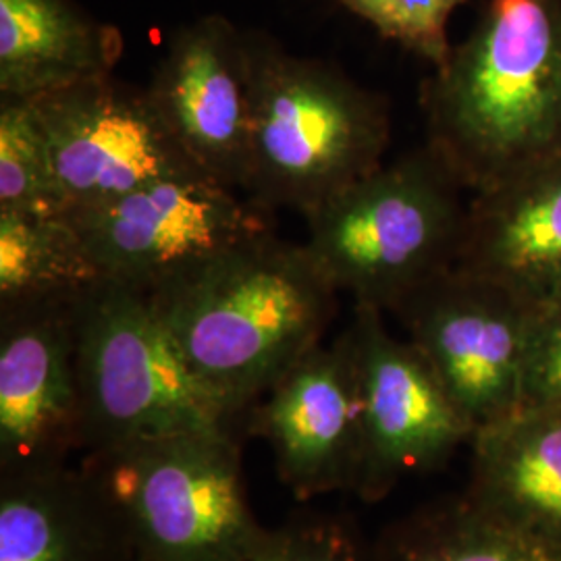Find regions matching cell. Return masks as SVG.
Wrapping results in <instances>:
<instances>
[{
	"mask_svg": "<svg viewBox=\"0 0 561 561\" xmlns=\"http://www.w3.org/2000/svg\"><path fill=\"white\" fill-rule=\"evenodd\" d=\"M148 294L192 373L243 424L321 345L340 291L306 243L266 231Z\"/></svg>",
	"mask_w": 561,
	"mask_h": 561,
	"instance_id": "obj_1",
	"label": "cell"
},
{
	"mask_svg": "<svg viewBox=\"0 0 561 561\" xmlns=\"http://www.w3.org/2000/svg\"><path fill=\"white\" fill-rule=\"evenodd\" d=\"M421 104L426 144L472 194L561 154V0H484Z\"/></svg>",
	"mask_w": 561,
	"mask_h": 561,
	"instance_id": "obj_2",
	"label": "cell"
},
{
	"mask_svg": "<svg viewBox=\"0 0 561 561\" xmlns=\"http://www.w3.org/2000/svg\"><path fill=\"white\" fill-rule=\"evenodd\" d=\"M254 85L248 201L304 217L382 164L389 106L337 67L245 30Z\"/></svg>",
	"mask_w": 561,
	"mask_h": 561,
	"instance_id": "obj_3",
	"label": "cell"
},
{
	"mask_svg": "<svg viewBox=\"0 0 561 561\" xmlns=\"http://www.w3.org/2000/svg\"><path fill=\"white\" fill-rule=\"evenodd\" d=\"M461 181L426 144L352 183L306 217V248L356 306L396 310L460 261Z\"/></svg>",
	"mask_w": 561,
	"mask_h": 561,
	"instance_id": "obj_4",
	"label": "cell"
},
{
	"mask_svg": "<svg viewBox=\"0 0 561 561\" xmlns=\"http://www.w3.org/2000/svg\"><path fill=\"white\" fill-rule=\"evenodd\" d=\"M80 466L138 561H240L266 533L248 502L238 431L117 443Z\"/></svg>",
	"mask_w": 561,
	"mask_h": 561,
	"instance_id": "obj_5",
	"label": "cell"
},
{
	"mask_svg": "<svg viewBox=\"0 0 561 561\" xmlns=\"http://www.w3.org/2000/svg\"><path fill=\"white\" fill-rule=\"evenodd\" d=\"M85 449L243 424L183 360L144 289L101 279L73 301Z\"/></svg>",
	"mask_w": 561,
	"mask_h": 561,
	"instance_id": "obj_6",
	"label": "cell"
},
{
	"mask_svg": "<svg viewBox=\"0 0 561 561\" xmlns=\"http://www.w3.org/2000/svg\"><path fill=\"white\" fill-rule=\"evenodd\" d=\"M62 217L78 231L101 279L144 291H157L240 241L273 231L266 210L204 173L154 181L119 201Z\"/></svg>",
	"mask_w": 561,
	"mask_h": 561,
	"instance_id": "obj_7",
	"label": "cell"
},
{
	"mask_svg": "<svg viewBox=\"0 0 561 561\" xmlns=\"http://www.w3.org/2000/svg\"><path fill=\"white\" fill-rule=\"evenodd\" d=\"M393 312L477 431L524 405L539 314L505 287L454 266L412 291Z\"/></svg>",
	"mask_w": 561,
	"mask_h": 561,
	"instance_id": "obj_8",
	"label": "cell"
},
{
	"mask_svg": "<svg viewBox=\"0 0 561 561\" xmlns=\"http://www.w3.org/2000/svg\"><path fill=\"white\" fill-rule=\"evenodd\" d=\"M345 333L360 393V463L354 495L377 503L403 477L439 468L477 428L421 350L387 331L382 310L356 306Z\"/></svg>",
	"mask_w": 561,
	"mask_h": 561,
	"instance_id": "obj_9",
	"label": "cell"
},
{
	"mask_svg": "<svg viewBox=\"0 0 561 561\" xmlns=\"http://www.w3.org/2000/svg\"><path fill=\"white\" fill-rule=\"evenodd\" d=\"M32 101L65 213L119 201L173 175L202 173L167 129L146 88L108 76Z\"/></svg>",
	"mask_w": 561,
	"mask_h": 561,
	"instance_id": "obj_10",
	"label": "cell"
},
{
	"mask_svg": "<svg viewBox=\"0 0 561 561\" xmlns=\"http://www.w3.org/2000/svg\"><path fill=\"white\" fill-rule=\"evenodd\" d=\"M73 301L0 308V477L85 449Z\"/></svg>",
	"mask_w": 561,
	"mask_h": 561,
	"instance_id": "obj_11",
	"label": "cell"
},
{
	"mask_svg": "<svg viewBox=\"0 0 561 561\" xmlns=\"http://www.w3.org/2000/svg\"><path fill=\"white\" fill-rule=\"evenodd\" d=\"M146 92L187 159L204 175L243 192L254 131L245 30L222 15L185 23L171 36Z\"/></svg>",
	"mask_w": 561,
	"mask_h": 561,
	"instance_id": "obj_12",
	"label": "cell"
},
{
	"mask_svg": "<svg viewBox=\"0 0 561 561\" xmlns=\"http://www.w3.org/2000/svg\"><path fill=\"white\" fill-rule=\"evenodd\" d=\"M243 433L268 443L296 500L354 493L360 463V393L343 331L294 364L243 416Z\"/></svg>",
	"mask_w": 561,
	"mask_h": 561,
	"instance_id": "obj_13",
	"label": "cell"
},
{
	"mask_svg": "<svg viewBox=\"0 0 561 561\" xmlns=\"http://www.w3.org/2000/svg\"><path fill=\"white\" fill-rule=\"evenodd\" d=\"M456 266L495 280L537 314L561 304V154L468 206Z\"/></svg>",
	"mask_w": 561,
	"mask_h": 561,
	"instance_id": "obj_14",
	"label": "cell"
},
{
	"mask_svg": "<svg viewBox=\"0 0 561 561\" xmlns=\"http://www.w3.org/2000/svg\"><path fill=\"white\" fill-rule=\"evenodd\" d=\"M0 561H138L99 486L69 463L0 477Z\"/></svg>",
	"mask_w": 561,
	"mask_h": 561,
	"instance_id": "obj_15",
	"label": "cell"
},
{
	"mask_svg": "<svg viewBox=\"0 0 561 561\" xmlns=\"http://www.w3.org/2000/svg\"><path fill=\"white\" fill-rule=\"evenodd\" d=\"M466 497L561 547V405H524L472 435Z\"/></svg>",
	"mask_w": 561,
	"mask_h": 561,
	"instance_id": "obj_16",
	"label": "cell"
},
{
	"mask_svg": "<svg viewBox=\"0 0 561 561\" xmlns=\"http://www.w3.org/2000/svg\"><path fill=\"white\" fill-rule=\"evenodd\" d=\"M117 27L76 0H0V96L44 94L113 76Z\"/></svg>",
	"mask_w": 561,
	"mask_h": 561,
	"instance_id": "obj_17",
	"label": "cell"
},
{
	"mask_svg": "<svg viewBox=\"0 0 561 561\" xmlns=\"http://www.w3.org/2000/svg\"><path fill=\"white\" fill-rule=\"evenodd\" d=\"M375 545L379 561H561V547L484 512L466 495L401 518Z\"/></svg>",
	"mask_w": 561,
	"mask_h": 561,
	"instance_id": "obj_18",
	"label": "cell"
},
{
	"mask_svg": "<svg viewBox=\"0 0 561 561\" xmlns=\"http://www.w3.org/2000/svg\"><path fill=\"white\" fill-rule=\"evenodd\" d=\"M96 280L94 262L62 215L0 213V308L73 300Z\"/></svg>",
	"mask_w": 561,
	"mask_h": 561,
	"instance_id": "obj_19",
	"label": "cell"
},
{
	"mask_svg": "<svg viewBox=\"0 0 561 561\" xmlns=\"http://www.w3.org/2000/svg\"><path fill=\"white\" fill-rule=\"evenodd\" d=\"M0 213H65L48 141L32 99L0 96Z\"/></svg>",
	"mask_w": 561,
	"mask_h": 561,
	"instance_id": "obj_20",
	"label": "cell"
},
{
	"mask_svg": "<svg viewBox=\"0 0 561 561\" xmlns=\"http://www.w3.org/2000/svg\"><path fill=\"white\" fill-rule=\"evenodd\" d=\"M240 561H379V553L350 516L308 512L266 528Z\"/></svg>",
	"mask_w": 561,
	"mask_h": 561,
	"instance_id": "obj_21",
	"label": "cell"
},
{
	"mask_svg": "<svg viewBox=\"0 0 561 561\" xmlns=\"http://www.w3.org/2000/svg\"><path fill=\"white\" fill-rule=\"evenodd\" d=\"M356 18L370 23L382 38L400 44L433 69L442 67L454 44L449 20L466 0H340Z\"/></svg>",
	"mask_w": 561,
	"mask_h": 561,
	"instance_id": "obj_22",
	"label": "cell"
},
{
	"mask_svg": "<svg viewBox=\"0 0 561 561\" xmlns=\"http://www.w3.org/2000/svg\"><path fill=\"white\" fill-rule=\"evenodd\" d=\"M524 405H561V304L545 310L535 321L526 362Z\"/></svg>",
	"mask_w": 561,
	"mask_h": 561,
	"instance_id": "obj_23",
	"label": "cell"
}]
</instances>
